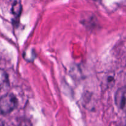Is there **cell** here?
I'll return each instance as SVG.
<instances>
[{
    "mask_svg": "<svg viewBox=\"0 0 126 126\" xmlns=\"http://www.w3.org/2000/svg\"><path fill=\"white\" fill-rule=\"evenodd\" d=\"M9 86V81L7 73L0 68V92L4 91Z\"/></svg>",
    "mask_w": 126,
    "mask_h": 126,
    "instance_id": "cell-4",
    "label": "cell"
},
{
    "mask_svg": "<svg viewBox=\"0 0 126 126\" xmlns=\"http://www.w3.org/2000/svg\"><path fill=\"white\" fill-rule=\"evenodd\" d=\"M126 91L124 89L119 90L117 92L116 95L115 97L116 103L117 105L121 108H123L125 106L126 103Z\"/></svg>",
    "mask_w": 126,
    "mask_h": 126,
    "instance_id": "cell-3",
    "label": "cell"
},
{
    "mask_svg": "<svg viewBox=\"0 0 126 126\" xmlns=\"http://www.w3.org/2000/svg\"><path fill=\"white\" fill-rule=\"evenodd\" d=\"M94 1H100V0H94Z\"/></svg>",
    "mask_w": 126,
    "mask_h": 126,
    "instance_id": "cell-6",
    "label": "cell"
},
{
    "mask_svg": "<svg viewBox=\"0 0 126 126\" xmlns=\"http://www.w3.org/2000/svg\"><path fill=\"white\" fill-rule=\"evenodd\" d=\"M22 4L20 0H16L14 1L12 6V14L14 16L13 18V22L14 23H17L19 20L20 16L21 15V12H22Z\"/></svg>",
    "mask_w": 126,
    "mask_h": 126,
    "instance_id": "cell-2",
    "label": "cell"
},
{
    "mask_svg": "<svg viewBox=\"0 0 126 126\" xmlns=\"http://www.w3.org/2000/svg\"><path fill=\"white\" fill-rule=\"evenodd\" d=\"M20 126H32V125H31L29 121H23L21 123Z\"/></svg>",
    "mask_w": 126,
    "mask_h": 126,
    "instance_id": "cell-5",
    "label": "cell"
},
{
    "mask_svg": "<svg viewBox=\"0 0 126 126\" xmlns=\"http://www.w3.org/2000/svg\"><path fill=\"white\" fill-rule=\"evenodd\" d=\"M18 105V100L14 94L7 93L0 98V114L6 115L13 111Z\"/></svg>",
    "mask_w": 126,
    "mask_h": 126,
    "instance_id": "cell-1",
    "label": "cell"
}]
</instances>
